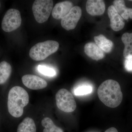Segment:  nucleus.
I'll return each mask as SVG.
<instances>
[{"label":"nucleus","instance_id":"nucleus-18","mask_svg":"<svg viewBox=\"0 0 132 132\" xmlns=\"http://www.w3.org/2000/svg\"><path fill=\"white\" fill-rule=\"evenodd\" d=\"M41 124L45 128L43 132H64L60 128L55 126L51 119L45 118L41 121Z\"/></svg>","mask_w":132,"mask_h":132},{"label":"nucleus","instance_id":"nucleus-2","mask_svg":"<svg viewBox=\"0 0 132 132\" xmlns=\"http://www.w3.org/2000/svg\"><path fill=\"white\" fill-rule=\"evenodd\" d=\"M29 102L27 92L21 87L16 86L10 90L8 96V110L14 118L21 117L24 113V108Z\"/></svg>","mask_w":132,"mask_h":132},{"label":"nucleus","instance_id":"nucleus-20","mask_svg":"<svg viewBox=\"0 0 132 132\" xmlns=\"http://www.w3.org/2000/svg\"><path fill=\"white\" fill-rule=\"evenodd\" d=\"M92 88L90 86H84L79 87L74 91V94L76 95H83L88 94L92 93Z\"/></svg>","mask_w":132,"mask_h":132},{"label":"nucleus","instance_id":"nucleus-24","mask_svg":"<svg viewBox=\"0 0 132 132\" xmlns=\"http://www.w3.org/2000/svg\"></svg>","mask_w":132,"mask_h":132},{"label":"nucleus","instance_id":"nucleus-15","mask_svg":"<svg viewBox=\"0 0 132 132\" xmlns=\"http://www.w3.org/2000/svg\"><path fill=\"white\" fill-rule=\"evenodd\" d=\"M125 45L123 56L126 59L132 58V33H125L121 37Z\"/></svg>","mask_w":132,"mask_h":132},{"label":"nucleus","instance_id":"nucleus-19","mask_svg":"<svg viewBox=\"0 0 132 132\" xmlns=\"http://www.w3.org/2000/svg\"><path fill=\"white\" fill-rule=\"evenodd\" d=\"M38 69L40 73L45 75L53 77L56 75V72L53 69L46 66L39 65Z\"/></svg>","mask_w":132,"mask_h":132},{"label":"nucleus","instance_id":"nucleus-10","mask_svg":"<svg viewBox=\"0 0 132 132\" xmlns=\"http://www.w3.org/2000/svg\"><path fill=\"white\" fill-rule=\"evenodd\" d=\"M73 6L72 3L68 1L57 3L52 10V16L57 20L62 19L69 13Z\"/></svg>","mask_w":132,"mask_h":132},{"label":"nucleus","instance_id":"nucleus-22","mask_svg":"<svg viewBox=\"0 0 132 132\" xmlns=\"http://www.w3.org/2000/svg\"><path fill=\"white\" fill-rule=\"evenodd\" d=\"M105 132H118V130L114 127H111L107 129Z\"/></svg>","mask_w":132,"mask_h":132},{"label":"nucleus","instance_id":"nucleus-11","mask_svg":"<svg viewBox=\"0 0 132 132\" xmlns=\"http://www.w3.org/2000/svg\"><path fill=\"white\" fill-rule=\"evenodd\" d=\"M86 9L87 13L93 16L101 15L105 12V5L102 0H88L86 4Z\"/></svg>","mask_w":132,"mask_h":132},{"label":"nucleus","instance_id":"nucleus-5","mask_svg":"<svg viewBox=\"0 0 132 132\" xmlns=\"http://www.w3.org/2000/svg\"><path fill=\"white\" fill-rule=\"evenodd\" d=\"M55 100L58 108L65 112H72L76 109L73 95L67 89L62 88L59 90L55 95Z\"/></svg>","mask_w":132,"mask_h":132},{"label":"nucleus","instance_id":"nucleus-6","mask_svg":"<svg viewBox=\"0 0 132 132\" xmlns=\"http://www.w3.org/2000/svg\"><path fill=\"white\" fill-rule=\"evenodd\" d=\"M21 15L17 10L11 9L6 12L2 22V28L6 32H10L16 30L21 25Z\"/></svg>","mask_w":132,"mask_h":132},{"label":"nucleus","instance_id":"nucleus-14","mask_svg":"<svg viewBox=\"0 0 132 132\" xmlns=\"http://www.w3.org/2000/svg\"><path fill=\"white\" fill-rule=\"evenodd\" d=\"M94 39L95 43L103 52L106 53L111 52L113 45L112 41L107 39L102 34L95 36Z\"/></svg>","mask_w":132,"mask_h":132},{"label":"nucleus","instance_id":"nucleus-13","mask_svg":"<svg viewBox=\"0 0 132 132\" xmlns=\"http://www.w3.org/2000/svg\"><path fill=\"white\" fill-rule=\"evenodd\" d=\"M113 6L118 13L123 19L127 20L132 19V8H128L125 6V1L116 0L114 1Z\"/></svg>","mask_w":132,"mask_h":132},{"label":"nucleus","instance_id":"nucleus-4","mask_svg":"<svg viewBox=\"0 0 132 132\" xmlns=\"http://www.w3.org/2000/svg\"><path fill=\"white\" fill-rule=\"evenodd\" d=\"M53 2L51 0H36L33 3L32 10L36 21L44 23L47 20L53 9Z\"/></svg>","mask_w":132,"mask_h":132},{"label":"nucleus","instance_id":"nucleus-23","mask_svg":"<svg viewBox=\"0 0 132 132\" xmlns=\"http://www.w3.org/2000/svg\"><path fill=\"white\" fill-rule=\"evenodd\" d=\"M1 2H0V8H1Z\"/></svg>","mask_w":132,"mask_h":132},{"label":"nucleus","instance_id":"nucleus-17","mask_svg":"<svg viewBox=\"0 0 132 132\" xmlns=\"http://www.w3.org/2000/svg\"><path fill=\"white\" fill-rule=\"evenodd\" d=\"M11 65L5 61L0 63V85H3L8 79L12 73Z\"/></svg>","mask_w":132,"mask_h":132},{"label":"nucleus","instance_id":"nucleus-16","mask_svg":"<svg viewBox=\"0 0 132 132\" xmlns=\"http://www.w3.org/2000/svg\"><path fill=\"white\" fill-rule=\"evenodd\" d=\"M35 123L32 118L27 117L20 123L17 128V132H36Z\"/></svg>","mask_w":132,"mask_h":132},{"label":"nucleus","instance_id":"nucleus-12","mask_svg":"<svg viewBox=\"0 0 132 132\" xmlns=\"http://www.w3.org/2000/svg\"><path fill=\"white\" fill-rule=\"evenodd\" d=\"M84 50L86 54L90 58L98 61L104 58V52L97 46L96 43L89 42L85 46Z\"/></svg>","mask_w":132,"mask_h":132},{"label":"nucleus","instance_id":"nucleus-9","mask_svg":"<svg viewBox=\"0 0 132 132\" xmlns=\"http://www.w3.org/2000/svg\"><path fill=\"white\" fill-rule=\"evenodd\" d=\"M108 13L110 19V26L112 29L115 31H120L123 29L125 26V22L113 5L108 7Z\"/></svg>","mask_w":132,"mask_h":132},{"label":"nucleus","instance_id":"nucleus-21","mask_svg":"<svg viewBox=\"0 0 132 132\" xmlns=\"http://www.w3.org/2000/svg\"><path fill=\"white\" fill-rule=\"evenodd\" d=\"M125 67L127 71H132V58L126 59L125 62Z\"/></svg>","mask_w":132,"mask_h":132},{"label":"nucleus","instance_id":"nucleus-3","mask_svg":"<svg viewBox=\"0 0 132 132\" xmlns=\"http://www.w3.org/2000/svg\"><path fill=\"white\" fill-rule=\"evenodd\" d=\"M59 47V43L54 40H48L38 43L30 49L29 56L36 61L43 60L57 52Z\"/></svg>","mask_w":132,"mask_h":132},{"label":"nucleus","instance_id":"nucleus-1","mask_svg":"<svg viewBox=\"0 0 132 132\" xmlns=\"http://www.w3.org/2000/svg\"><path fill=\"white\" fill-rule=\"evenodd\" d=\"M97 94L102 103L111 108L119 106L123 100L120 85L113 80H107L102 82L98 88Z\"/></svg>","mask_w":132,"mask_h":132},{"label":"nucleus","instance_id":"nucleus-8","mask_svg":"<svg viewBox=\"0 0 132 132\" xmlns=\"http://www.w3.org/2000/svg\"><path fill=\"white\" fill-rule=\"evenodd\" d=\"M23 84L28 88L33 90L43 89L47 86L46 81L39 76L33 75H26L22 78Z\"/></svg>","mask_w":132,"mask_h":132},{"label":"nucleus","instance_id":"nucleus-7","mask_svg":"<svg viewBox=\"0 0 132 132\" xmlns=\"http://www.w3.org/2000/svg\"><path fill=\"white\" fill-rule=\"evenodd\" d=\"M82 15L80 7L76 6L72 8L69 13L61 19L62 27L67 31L74 29Z\"/></svg>","mask_w":132,"mask_h":132}]
</instances>
